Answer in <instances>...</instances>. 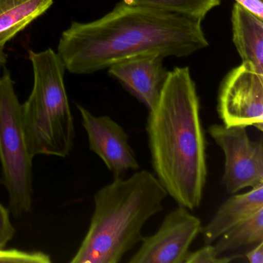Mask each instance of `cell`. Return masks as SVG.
I'll list each match as a JSON object with an SVG mask.
<instances>
[{
    "mask_svg": "<svg viewBox=\"0 0 263 263\" xmlns=\"http://www.w3.org/2000/svg\"><path fill=\"white\" fill-rule=\"evenodd\" d=\"M202 20L123 1L102 17L73 22L60 39L58 53L66 70L77 75L108 69L144 53L184 58L206 48Z\"/></svg>",
    "mask_w": 263,
    "mask_h": 263,
    "instance_id": "1",
    "label": "cell"
},
{
    "mask_svg": "<svg viewBox=\"0 0 263 263\" xmlns=\"http://www.w3.org/2000/svg\"><path fill=\"white\" fill-rule=\"evenodd\" d=\"M148 110L146 132L155 177L178 205L195 210L202 201L208 169L199 98L189 67L168 71Z\"/></svg>",
    "mask_w": 263,
    "mask_h": 263,
    "instance_id": "2",
    "label": "cell"
},
{
    "mask_svg": "<svg viewBox=\"0 0 263 263\" xmlns=\"http://www.w3.org/2000/svg\"><path fill=\"white\" fill-rule=\"evenodd\" d=\"M167 192L155 175L136 171L115 177L93 197L95 210L72 263H118L143 238L142 229L163 210Z\"/></svg>",
    "mask_w": 263,
    "mask_h": 263,
    "instance_id": "3",
    "label": "cell"
},
{
    "mask_svg": "<svg viewBox=\"0 0 263 263\" xmlns=\"http://www.w3.org/2000/svg\"><path fill=\"white\" fill-rule=\"evenodd\" d=\"M33 86L22 104L29 147L34 156L67 158L74 146L75 126L64 83L65 66L52 49L30 50Z\"/></svg>",
    "mask_w": 263,
    "mask_h": 263,
    "instance_id": "4",
    "label": "cell"
},
{
    "mask_svg": "<svg viewBox=\"0 0 263 263\" xmlns=\"http://www.w3.org/2000/svg\"><path fill=\"white\" fill-rule=\"evenodd\" d=\"M22 116V104L10 71L0 76V183L9 195L10 212L16 218L33 205V160Z\"/></svg>",
    "mask_w": 263,
    "mask_h": 263,
    "instance_id": "5",
    "label": "cell"
},
{
    "mask_svg": "<svg viewBox=\"0 0 263 263\" xmlns=\"http://www.w3.org/2000/svg\"><path fill=\"white\" fill-rule=\"evenodd\" d=\"M247 127L209 126V134L224 156L222 182L228 193L263 184V141H252Z\"/></svg>",
    "mask_w": 263,
    "mask_h": 263,
    "instance_id": "6",
    "label": "cell"
},
{
    "mask_svg": "<svg viewBox=\"0 0 263 263\" xmlns=\"http://www.w3.org/2000/svg\"><path fill=\"white\" fill-rule=\"evenodd\" d=\"M217 111L222 124L263 130V73L246 63L231 70L221 83Z\"/></svg>",
    "mask_w": 263,
    "mask_h": 263,
    "instance_id": "7",
    "label": "cell"
},
{
    "mask_svg": "<svg viewBox=\"0 0 263 263\" xmlns=\"http://www.w3.org/2000/svg\"><path fill=\"white\" fill-rule=\"evenodd\" d=\"M201 221L189 209L178 205L169 212L158 230L143 237L130 263H184L189 249L201 233Z\"/></svg>",
    "mask_w": 263,
    "mask_h": 263,
    "instance_id": "8",
    "label": "cell"
},
{
    "mask_svg": "<svg viewBox=\"0 0 263 263\" xmlns=\"http://www.w3.org/2000/svg\"><path fill=\"white\" fill-rule=\"evenodd\" d=\"M77 107L90 151L104 161L114 176L124 177L128 171H138L139 164L124 129L109 116H95L80 104Z\"/></svg>",
    "mask_w": 263,
    "mask_h": 263,
    "instance_id": "9",
    "label": "cell"
},
{
    "mask_svg": "<svg viewBox=\"0 0 263 263\" xmlns=\"http://www.w3.org/2000/svg\"><path fill=\"white\" fill-rule=\"evenodd\" d=\"M158 53H144L126 58L109 67L108 73L119 81L148 110L159 98L168 71Z\"/></svg>",
    "mask_w": 263,
    "mask_h": 263,
    "instance_id": "10",
    "label": "cell"
},
{
    "mask_svg": "<svg viewBox=\"0 0 263 263\" xmlns=\"http://www.w3.org/2000/svg\"><path fill=\"white\" fill-rule=\"evenodd\" d=\"M261 209H263V184L246 193L229 197L220 205L210 221L201 228L204 243L212 244Z\"/></svg>",
    "mask_w": 263,
    "mask_h": 263,
    "instance_id": "11",
    "label": "cell"
},
{
    "mask_svg": "<svg viewBox=\"0 0 263 263\" xmlns=\"http://www.w3.org/2000/svg\"><path fill=\"white\" fill-rule=\"evenodd\" d=\"M232 25V40L242 63L263 73V20L235 4Z\"/></svg>",
    "mask_w": 263,
    "mask_h": 263,
    "instance_id": "12",
    "label": "cell"
},
{
    "mask_svg": "<svg viewBox=\"0 0 263 263\" xmlns=\"http://www.w3.org/2000/svg\"><path fill=\"white\" fill-rule=\"evenodd\" d=\"M53 0H0V47L15 37L53 5Z\"/></svg>",
    "mask_w": 263,
    "mask_h": 263,
    "instance_id": "13",
    "label": "cell"
},
{
    "mask_svg": "<svg viewBox=\"0 0 263 263\" xmlns=\"http://www.w3.org/2000/svg\"><path fill=\"white\" fill-rule=\"evenodd\" d=\"M214 245L218 255L263 241V209L229 229Z\"/></svg>",
    "mask_w": 263,
    "mask_h": 263,
    "instance_id": "14",
    "label": "cell"
},
{
    "mask_svg": "<svg viewBox=\"0 0 263 263\" xmlns=\"http://www.w3.org/2000/svg\"><path fill=\"white\" fill-rule=\"evenodd\" d=\"M128 5L146 6L183 13L204 20L208 13L221 4V0H121Z\"/></svg>",
    "mask_w": 263,
    "mask_h": 263,
    "instance_id": "15",
    "label": "cell"
},
{
    "mask_svg": "<svg viewBox=\"0 0 263 263\" xmlns=\"http://www.w3.org/2000/svg\"><path fill=\"white\" fill-rule=\"evenodd\" d=\"M242 257L244 255L241 254L218 255L214 245L205 244L195 252H189L184 263H229Z\"/></svg>",
    "mask_w": 263,
    "mask_h": 263,
    "instance_id": "16",
    "label": "cell"
},
{
    "mask_svg": "<svg viewBox=\"0 0 263 263\" xmlns=\"http://www.w3.org/2000/svg\"><path fill=\"white\" fill-rule=\"evenodd\" d=\"M51 261L50 255L43 252L0 249V262L50 263Z\"/></svg>",
    "mask_w": 263,
    "mask_h": 263,
    "instance_id": "17",
    "label": "cell"
},
{
    "mask_svg": "<svg viewBox=\"0 0 263 263\" xmlns=\"http://www.w3.org/2000/svg\"><path fill=\"white\" fill-rule=\"evenodd\" d=\"M10 209L0 202V249L6 247L13 239L16 232L10 219Z\"/></svg>",
    "mask_w": 263,
    "mask_h": 263,
    "instance_id": "18",
    "label": "cell"
},
{
    "mask_svg": "<svg viewBox=\"0 0 263 263\" xmlns=\"http://www.w3.org/2000/svg\"><path fill=\"white\" fill-rule=\"evenodd\" d=\"M235 4L263 20V0H235Z\"/></svg>",
    "mask_w": 263,
    "mask_h": 263,
    "instance_id": "19",
    "label": "cell"
},
{
    "mask_svg": "<svg viewBox=\"0 0 263 263\" xmlns=\"http://www.w3.org/2000/svg\"><path fill=\"white\" fill-rule=\"evenodd\" d=\"M249 263H263V241L252 246V249L244 254Z\"/></svg>",
    "mask_w": 263,
    "mask_h": 263,
    "instance_id": "20",
    "label": "cell"
},
{
    "mask_svg": "<svg viewBox=\"0 0 263 263\" xmlns=\"http://www.w3.org/2000/svg\"><path fill=\"white\" fill-rule=\"evenodd\" d=\"M5 47H0V76L3 69L5 68V65L7 63V54L4 51Z\"/></svg>",
    "mask_w": 263,
    "mask_h": 263,
    "instance_id": "21",
    "label": "cell"
}]
</instances>
